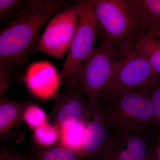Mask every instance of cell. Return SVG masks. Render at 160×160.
<instances>
[{
    "label": "cell",
    "instance_id": "cell-1",
    "mask_svg": "<svg viewBox=\"0 0 160 160\" xmlns=\"http://www.w3.org/2000/svg\"><path fill=\"white\" fill-rule=\"evenodd\" d=\"M75 1L30 0L0 31V70L10 76L21 69L34 51L44 26Z\"/></svg>",
    "mask_w": 160,
    "mask_h": 160
},
{
    "label": "cell",
    "instance_id": "cell-2",
    "mask_svg": "<svg viewBox=\"0 0 160 160\" xmlns=\"http://www.w3.org/2000/svg\"><path fill=\"white\" fill-rule=\"evenodd\" d=\"M152 90H130L100 98L104 119L109 131L140 133L151 131Z\"/></svg>",
    "mask_w": 160,
    "mask_h": 160
},
{
    "label": "cell",
    "instance_id": "cell-3",
    "mask_svg": "<svg viewBox=\"0 0 160 160\" xmlns=\"http://www.w3.org/2000/svg\"><path fill=\"white\" fill-rule=\"evenodd\" d=\"M118 53L112 46L101 42L94 47L80 69L76 86L90 106L97 105L118 67Z\"/></svg>",
    "mask_w": 160,
    "mask_h": 160
},
{
    "label": "cell",
    "instance_id": "cell-4",
    "mask_svg": "<svg viewBox=\"0 0 160 160\" xmlns=\"http://www.w3.org/2000/svg\"><path fill=\"white\" fill-rule=\"evenodd\" d=\"M78 25L59 74L60 85L66 89L76 86L80 69L94 48L98 34L91 0L76 1Z\"/></svg>",
    "mask_w": 160,
    "mask_h": 160
},
{
    "label": "cell",
    "instance_id": "cell-5",
    "mask_svg": "<svg viewBox=\"0 0 160 160\" xmlns=\"http://www.w3.org/2000/svg\"><path fill=\"white\" fill-rule=\"evenodd\" d=\"M130 40L121 45L116 74L102 97L130 90L153 89L159 84L160 76L133 48Z\"/></svg>",
    "mask_w": 160,
    "mask_h": 160
},
{
    "label": "cell",
    "instance_id": "cell-6",
    "mask_svg": "<svg viewBox=\"0 0 160 160\" xmlns=\"http://www.w3.org/2000/svg\"><path fill=\"white\" fill-rule=\"evenodd\" d=\"M91 3L98 36L118 53L122 44L138 32L126 0H91Z\"/></svg>",
    "mask_w": 160,
    "mask_h": 160
},
{
    "label": "cell",
    "instance_id": "cell-7",
    "mask_svg": "<svg viewBox=\"0 0 160 160\" xmlns=\"http://www.w3.org/2000/svg\"><path fill=\"white\" fill-rule=\"evenodd\" d=\"M76 1L58 12L47 24L34 51L58 60L68 51L78 25Z\"/></svg>",
    "mask_w": 160,
    "mask_h": 160
},
{
    "label": "cell",
    "instance_id": "cell-8",
    "mask_svg": "<svg viewBox=\"0 0 160 160\" xmlns=\"http://www.w3.org/2000/svg\"><path fill=\"white\" fill-rule=\"evenodd\" d=\"M52 99L54 106L49 112V119L60 129L90 121L93 108L77 86L58 91Z\"/></svg>",
    "mask_w": 160,
    "mask_h": 160
},
{
    "label": "cell",
    "instance_id": "cell-9",
    "mask_svg": "<svg viewBox=\"0 0 160 160\" xmlns=\"http://www.w3.org/2000/svg\"><path fill=\"white\" fill-rule=\"evenodd\" d=\"M152 132H110L100 160H144Z\"/></svg>",
    "mask_w": 160,
    "mask_h": 160
},
{
    "label": "cell",
    "instance_id": "cell-10",
    "mask_svg": "<svg viewBox=\"0 0 160 160\" xmlns=\"http://www.w3.org/2000/svg\"><path fill=\"white\" fill-rule=\"evenodd\" d=\"M109 132L103 115L102 106L99 101L93 108L79 151L85 160H101Z\"/></svg>",
    "mask_w": 160,
    "mask_h": 160
},
{
    "label": "cell",
    "instance_id": "cell-11",
    "mask_svg": "<svg viewBox=\"0 0 160 160\" xmlns=\"http://www.w3.org/2000/svg\"><path fill=\"white\" fill-rule=\"evenodd\" d=\"M126 4L138 32L152 34L160 31V0H126Z\"/></svg>",
    "mask_w": 160,
    "mask_h": 160
},
{
    "label": "cell",
    "instance_id": "cell-12",
    "mask_svg": "<svg viewBox=\"0 0 160 160\" xmlns=\"http://www.w3.org/2000/svg\"><path fill=\"white\" fill-rule=\"evenodd\" d=\"M35 102L32 100L14 101L6 94L0 95V138L9 140L16 135L23 121V114L28 106Z\"/></svg>",
    "mask_w": 160,
    "mask_h": 160
},
{
    "label": "cell",
    "instance_id": "cell-13",
    "mask_svg": "<svg viewBox=\"0 0 160 160\" xmlns=\"http://www.w3.org/2000/svg\"><path fill=\"white\" fill-rule=\"evenodd\" d=\"M130 43L160 76V41L151 35L137 32L132 38Z\"/></svg>",
    "mask_w": 160,
    "mask_h": 160
},
{
    "label": "cell",
    "instance_id": "cell-14",
    "mask_svg": "<svg viewBox=\"0 0 160 160\" xmlns=\"http://www.w3.org/2000/svg\"><path fill=\"white\" fill-rule=\"evenodd\" d=\"M28 155L29 160H86L78 152L61 144L45 147L34 143Z\"/></svg>",
    "mask_w": 160,
    "mask_h": 160
},
{
    "label": "cell",
    "instance_id": "cell-15",
    "mask_svg": "<svg viewBox=\"0 0 160 160\" xmlns=\"http://www.w3.org/2000/svg\"><path fill=\"white\" fill-rule=\"evenodd\" d=\"M89 122H80L61 129L59 144L79 152Z\"/></svg>",
    "mask_w": 160,
    "mask_h": 160
},
{
    "label": "cell",
    "instance_id": "cell-16",
    "mask_svg": "<svg viewBox=\"0 0 160 160\" xmlns=\"http://www.w3.org/2000/svg\"><path fill=\"white\" fill-rule=\"evenodd\" d=\"M61 129L52 123L48 122L33 130L34 143L42 146H50L59 142Z\"/></svg>",
    "mask_w": 160,
    "mask_h": 160
},
{
    "label": "cell",
    "instance_id": "cell-17",
    "mask_svg": "<svg viewBox=\"0 0 160 160\" xmlns=\"http://www.w3.org/2000/svg\"><path fill=\"white\" fill-rule=\"evenodd\" d=\"M29 1L28 0H0V22L12 19L17 16Z\"/></svg>",
    "mask_w": 160,
    "mask_h": 160
},
{
    "label": "cell",
    "instance_id": "cell-18",
    "mask_svg": "<svg viewBox=\"0 0 160 160\" xmlns=\"http://www.w3.org/2000/svg\"><path fill=\"white\" fill-rule=\"evenodd\" d=\"M23 121L33 130L48 122L46 112L35 102L26 108L23 114Z\"/></svg>",
    "mask_w": 160,
    "mask_h": 160
},
{
    "label": "cell",
    "instance_id": "cell-19",
    "mask_svg": "<svg viewBox=\"0 0 160 160\" xmlns=\"http://www.w3.org/2000/svg\"><path fill=\"white\" fill-rule=\"evenodd\" d=\"M152 106V131L160 129V82L152 90L151 95Z\"/></svg>",
    "mask_w": 160,
    "mask_h": 160
},
{
    "label": "cell",
    "instance_id": "cell-20",
    "mask_svg": "<svg viewBox=\"0 0 160 160\" xmlns=\"http://www.w3.org/2000/svg\"><path fill=\"white\" fill-rule=\"evenodd\" d=\"M144 160H160V129L152 131Z\"/></svg>",
    "mask_w": 160,
    "mask_h": 160
},
{
    "label": "cell",
    "instance_id": "cell-21",
    "mask_svg": "<svg viewBox=\"0 0 160 160\" xmlns=\"http://www.w3.org/2000/svg\"><path fill=\"white\" fill-rule=\"evenodd\" d=\"M0 160H29L28 152L15 151L3 146L0 150Z\"/></svg>",
    "mask_w": 160,
    "mask_h": 160
},
{
    "label": "cell",
    "instance_id": "cell-22",
    "mask_svg": "<svg viewBox=\"0 0 160 160\" xmlns=\"http://www.w3.org/2000/svg\"><path fill=\"white\" fill-rule=\"evenodd\" d=\"M11 83L10 77L2 70H0V95L6 94Z\"/></svg>",
    "mask_w": 160,
    "mask_h": 160
},
{
    "label": "cell",
    "instance_id": "cell-23",
    "mask_svg": "<svg viewBox=\"0 0 160 160\" xmlns=\"http://www.w3.org/2000/svg\"><path fill=\"white\" fill-rule=\"evenodd\" d=\"M150 35H151L156 39L160 41V31L158 32H155V33H153V34Z\"/></svg>",
    "mask_w": 160,
    "mask_h": 160
}]
</instances>
